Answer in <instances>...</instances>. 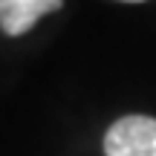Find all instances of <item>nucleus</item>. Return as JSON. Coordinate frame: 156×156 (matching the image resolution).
Returning a JSON list of instances; mask_svg holds the SVG:
<instances>
[{
    "instance_id": "f257e3e1",
    "label": "nucleus",
    "mask_w": 156,
    "mask_h": 156,
    "mask_svg": "<svg viewBox=\"0 0 156 156\" xmlns=\"http://www.w3.org/2000/svg\"><path fill=\"white\" fill-rule=\"evenodd\" d=\"M107 156H156V119L153 116H122L104 133Z\"/></svg>"
},
{
    "instance_id": "f03ea898",
    "label": "nucleus",
    "mask_w": 156,
    "mask_h": 156,
    "mask_svg": "<svg viewBox=\"0 0 156 156\" xmlns=\"http://www.w3.org/2000/svg\"><path fill=\"white\" fill-rule=\"evenodd\" d=\"M64 0H0V29L9 38L26 35L44 15H52Z\"/></svg>"
},
{
    "instance_id": "7ed1b4c3",
    "label": "nucleus",
    "mask_w": 156,
    "mask_h": 156,
    "mask_svg": "<svg viewBox=\"0 0 156 156\" xmlns=\"http://www.w3.org/2000/svg\"><path fill=\"white\" fill-rule=\"evenodd\" d=\"M122 3H145V0H122Z\"/></svg>"
}]
</instances>
